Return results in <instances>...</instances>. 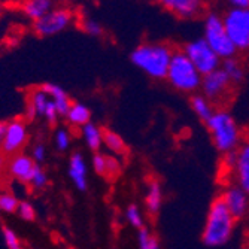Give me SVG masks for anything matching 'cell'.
<instances>
[{"instance_id": "obj_1", "label": "cell", "mask_w": 249, "mask_h": 249, "mask_svg": "<svg viewBox=\"0 0 249 249\" xmlns=\"http://www.w3.org/2000/svg\"><path fill=\"white\" fill-rule=\"evenodd\" d=\"M170 45L161 42H145L138 45L130 58L131 63L152 79H166L173 55Z\"/></svg>"}, {"instance_id": "obj_2", "label": "cell", "mask_w": 249, "mask_h": 249, "mask_svg": "<svg viewBox=\"0 0 249 249\" xmlns=\"http://www.w3.org/2000/svg\"><path fill=\"white\" fill-rule=\"evenodd\" d=\"M205 124L208 125L215 148L222 155L237 151L243 141V134L234 117L229 110L215 109L213 115Z\"/></svg>"}, {"instance_id": "obj_3", "label": "cell", "mask_w": 249, "mask_h": 249, "mask_svg": "<svg viewBox=\"0 0 249 249\" xmlns=\"http://www.w3.org/2000/svg\"><path fill=\"white\" fill-rule=\"evenodd\" d=\"M234 222L236 219L224 205V201L221 198L213 200L208 211L206 224L201 233L203 243L209 248H218L230 242L234 231Z\"/></svg>"}, {"instance_id": "obj_4", "label": "cell", "mask_w": 249, "mask_h": 249, "mask_svg": "<svg viewBox=\"0 0 249 249\" xmlns=\"http://www.w3.org/2000/svg\"><path fill=\"white\" fill-rule=\"evenodd\" d=\"M201 75L184 54V51H175L166 75L167 82L180 93L193 94L201 85Z\"/></svg>"}, {"instance_id": "obj_5", "label": "cell", "mask_w": 249, "mask_h": 249, "mask_svg": "<svg viewBox=\"0 0 249 249\" xmlns=\"http://www.w3.org/2000/svg\"><path fill=\"white\" fill-rule=\"evenodd\" d=\"M201 39L205 40L212 51L221 58V60H227L236 55V48L231 43L227 32H225L222 17L212 12L205 17L203 21V36Z\"/></svg>"}, {"instance_id": "obj_6", "label": "cell", "mask_w": 249, "mask_h": 249, "mask_svg": "<svg viewBox=\"0 0 249 249\" xmlns=\"http://www.w3.org/2000/svg\"><path fill=\"white\" fill-rule=\"evenodd\" d=\"M78 22V14L67 5H55L47 15L33 22V32L40 37L55 36Z\"/></svg>"}, {"instance_id": "obj_7", "label": "cell", "mask_w": 249, "mask_h": 249, "mask_svg": "<svg viewBox=\"0 0 249 249\" xmlns=\"http://www.w3.org/2000/svg\"><path fill=\"white\" fill-rule=\"evenodd\" d=\"M222 17L225 32L237 53L249 51V8L234 9L230 8Z\"/></svg>"}, {"instance_id": "obj_8", "label": "cell", "mask_w": 249, "mask_h": 249, "mask_svg": "<svg viewBox=\"0 0 249 249\" xmlns=\"http://www.w3.org/2000/svg\"><path fill=\"white\" fill-rule=\"evenodd\" d=\"M182 51L201 76H205L221 67L222 60L212 51V48L201 37L187 42Z\"/></svg>"}, {"instance_id": "obj_9", "label": "cell", "mask_w": 249, "mask_h": 249, "mask_svg": "<svg viewBox=\"0 0 249 249\" xmlns=\"http://www.w3.org/2000/svg\"><path fill=\"white\" fill-rule=\"evenodd\" d=\"M60 112L42 85L32 88L27 94V118H42L48 124H55L60 118Z\"/></svg>"}, {"instance_id": "obj_10", "label": "cell", "mask_w": 249, "mask_h": 249, "mask_svg": "<svg viewBox=\"0 0 249 249\" xmlns=\"http://www.w3.org/2000/svg\"><path fill=\"white\" fill-rule=\"evenodd\" d=\"M231 82L229 79V76L224 73V71L216 69L208 75H205L201 78V94L205 96L209 102L212 103H218L225 100V97L229 96V93L231 91Z\"/></svg>"}, {"instance_id": "obj_11", "label": "cell", "mask_w": 249, "mask_h": 249, "mask_svg": "<svg viewBox=\"0 0 249 249\" xmlns=\"http://www.w3.org/2000/svg\"><path fill=\"white\" fill-rule=\"evenodd\" d=\"M27 141H29V128L26 121L21 118H15L6 123L5 139L0 149H2L5 155L12 157L21 152V149L26 146Z\"/></svg>"}, {"instance_id": "obj_12", "label": "cell", "mask_w": 249, "mask_h": 249, "mask_svg": "<svg viewBox=\"0 0 249 249\" xmlns=\"http://www.w3.org/2000/svg\"><path fill=\"white\" fill-rule=\"evenodd\" d=\"M154 2L182 19H193L200 17L208 5V0H154Z\"/></svg>"}, {"instance_id": "obj_13", "label": "cell", "mask_w": 249, "mask_h": 249, "mask_svg": "<svg viewBox=\"0 0 249 249\" xmlns=\"http://www.w3.org/2000/svg\"><path fill=\"white\" fill-rule=\"evenodd\" d=\"M234 219H242L249 211V194H246L236 184H230L224 188L221 197Z\"/></svg>"}, {"instance_id": "obj_14", "label": "cell", "mask_w": 249, "mask_h": 249, "mask_svg": "<svg viewBox=\"0 0 249 249\" xmlns=\"http://www.w3.org/2000/svg\"><path fill=\"white\" fill-rule=\"evenodd\" d=\"M234 184L249 194V136L242 141L234 152V167L231 170Z\"/></svg>"}, {"instance_id": "obj_15", "label": "cell", "mask_w": 249, "mask_h": 249, "mask_svg": "<svg viewBox=\"0 0 249 249\" xmlns=\"http://www.w3.org/2000/svg\"><path fill=\"white\" fill-rule=\"evenodd\" d=\"M6 166H8L9 175L15 180H18V182H21V184H27V185L30 184V180L33 178L36 169L39 167V164L35 163V160L30 155L22 154V152L12 155Z\"/></svg>"}, {"instance_id": "obj_16", "label": "cell", "mask_w": 249, "mask_h": 249, "mask_svg": "<svg viewBox=\"0 0 249 249\" xmlns=\"http://www.w3.org/2000/svg\"><path fill=\"white\" fill-rule=\"evenodd\" d=\"M67 175H69L76 190L85 191L88 188V166H87V161L82 157V154L75 152L71 157L69 167H67Z\"/></svg>"}, {"instance_id": "obj_17", "label": "cell", "mask_w": 249, "mask_h": 249, "mask_svg": "<svg viewBox=\"0 0 249 249\" xmlns=\"http://www.w3.org/2000/svg\"><path fill=\"white\" fill-rule=\"evenodd\" d=\"M17 3L21 14L32 22L45 17L55 6L53 0H18Z\"/></svg>"}, {"instance_id": "obj_18", "label": "cell", "mask_w": 249, "mask_h": 249, "mask_svg": "<svg viewBox=\"0 0 249 249\" xmlns=\"http://www.w3.org/2000/svg\"><path fill=\"white\" fill-rule=\"evenodd\" d=\"M163 205V190L157 180H151L145 194V208L149 215H157Z\"/></svg>"}, {"instance_id": "obj_19", "label": "cell", "mask_w": 249, "mask_h": 249, "mask_svg": "<svg viewBox=\"0 0 249 249\" xmlns=\"http://www.w3.org/2000/svg\"><path fill=\"white\" fill-rule=\"evenodd\" d=\"M42 87L47 89V93L53 97V100H54V103H55V106H57V109L60 112V115L64 117L67 109H69L71 105H72V100H71L69 94L66 93V89L63 87H60L57 84H51V82L43 84Z\"/></svg>"}, {"instance_id": "obj_20", "label": "cell", "mask_w": 249, "mask_h": 249, "mask_svg": "<svg viewBox=\"0 0 249 249\" xmlns=\"http://www.w3.org/2000/svg\"><path fill=\"white\" fill-rule=\"evenodd\" d=\"M64 118L67 120L71 125H75V127H84L85 124L89 123V118H91V112H89L88 106L84 105V103H72L71 107L67 109Z\"/></svg>"}, {"instance_id": "obj_21", "label": "cell", "mask_w": 249, "mask_h": 249, "mask_svg": "<svg viewBox=\"0 0 249 249\" xmlns=\"http://www.w3.org/2000/svg\"><path fill=\"white\" fill-rule=\"evenodd\" d=\"M81 133H82V139H84L85 145L91 151L97 152L102 148V145H103V130L99 125H96L93 123H88L84 127H81Z\"/></svg>"}, {"instance_id": "obj_22", "label": "cell", "mask_w": 249, "mask_h": 249, "mask_svg": "<svg viewBox=\"0 0 249 249\" xmlns=\"http://www.w3.org/2000/svg\"><path fill=\"white\" fill-rule=\"evenodd\" d=\"M221 69L224 71L225 75L229 76V79H230V82H231L233 85L240 84V82L243 81V78H245V67H243V64H242L237 58H234V57L227 58V60H222V63H221Z\"/></svg>"}, {"instance_id": "obj_23", "label": "cell", "mask_w": 249, "mask_h": 249, "mask_svg": "<svg viewBox=\"0 0 249 249\" xmlns=\"http://www.w3.org/2000/svg\"><path fill=\"white\" fill-rule=\"evenodd\" d=\"M191 107L194 110V114L203 121L206 123L212 115H213V103L209 102L203 94H194L191 97Z\"/></svg>"}, {"instance_id": "obj_24", "label": "cell", "mask_w": 249, "mask_h": 249, "mask_svg": "<svg viewBox=\"0 0 249 249\" xmlns=\"http://www.w3.org/2000/svg\"><path fill=\"white\" fill-rule=\"evenodd\" d=\"M103 145L115 154H123L125 151V142L121 136L112 130H103Z\"/></svg>"}, {"instance_id": "obj_25", "label": "cell", "mask_w": 249, "mask_h": 249, "mask_svg": "<svg viewBox=\"0 0 249 249\" xmlns=\"http://www.w3.org/2000/svg\"><path fill=\"white\" fill-rule=\"evenodd\" d=\"M125 219L127 222L131 225V227L138 229V230H142L145 229V219H143V213L141 211V208L138 205H130L127 209H125Z\"/></svg>"}, {"instance_id": "obj_26", "label": "cell", "mask_w": 249, "mask_h": 249, "mask_svg": "<svg viewBox=\"0 0 249 249\" xmlns=\"http://www.w3.org/2000/svg\"><path fill=\"white\" fill-rule=\"evenodd\" d=\"M19 200L11 191H0V211L5 213H17Z\"/></svg>"}, {"instance_id": "obj_27", "label": "cell", "mask_w": 249, "mask_h": 249, "mask_svg": "<svg viewBox=\"0 0 249 249\" xmlns=\"http://www.w3.org/2000/svg\"><path fill=\"white\" fill-rule=\"evenodd\" d=\"M138 245H139V249H161V245L158 242L157 236L152 234L148 229L139 230Z\"/></svg>"}, {"instance_id": "obj_28", "label": "cell", "mask_w": 249, "mask_h": 249, "mask_svg": "<svg viewBox=\"0 0 249 249\" xmlns=\"http://www.w3.org/2000/svg\"><path fill=\"white\" fill-rule=\"evenodd\" d=\"M78 22H79V26L81 29L88 35V36H102L103 35V27L102 24L91 18V17H82V18H78Z\"/></svg>"}, {"instance_id": "obj_29", "label": "cell", "mask_w": 249, "mask_h": 249, "mask_svg": "<svg viewBox=\"0 0 249 249\" xmlns=\"http://www.w3.org/2000/svg\"><path fill=\"white\" fill-rule=\"evenodd\" d=\"M54 143L58 151H67L72 143V134L67 128H57L54 134Z\"/></svg>"}, {"instance_id": "obj_30", "label": "cell", "mask_w": 249, "mask_h": 249, "mask_svg": "<svg viewBox=\"0 0 249 249\" xmlns=\"http://www.w3.org/2000/svg\"><path fill=\"white\" fill-rule=\"evenodd\" d=\"M33 190H36V191H39V190H43L45 187L48 185V175H47V172H45L40 166L36 169V172H35V175H33V178H32V180H30V184H29Z\"/></svg>"}, {"instance_id": "obj_31", "label": "cell", "mask_w": 249, "mask_h": 249, "mask_svg": "<svg viewBox=\"0 0 249 249\" xmlns=\"http://www.w3.org/2000/svg\"><path fill=\"white\" fill-rule=\"evenodd\" d=\"M107 166H109V155L97 152L93 157V169L100 176H106L107 178Z\"/></svg>"}, {"instance_id": "obj_32", "label": "cell", "mask_w": 249, "mask_h": 249, "mask_svg": "<svg viewBox=\"0 0 249 249\" xmlns=\"http://www.w3.org/2000/svg\"><path fill=\"white\" fill-rule=\"evenodd\" d=\"M17 215L22 221H33L36 218V211H35L32 203H29V201H19L18 209H17Z\"/></svg>"}, {"instance_id": "obj_33", "label": "cell", "mask_w": 249, "mask_h": 249, "mask_svg": "<svg viewBox=\"0 0 249 249\" xmlns=\"http://www.w3.org/2000/svg\"><path fill=\"white\" fill-rule=\"evenodd\" d=\"M3 239H5V243H6L8 249H22L21 240H19L18 234L12 229L3 227Z\"/></svg>"}, {"instance_id": "obj_34", "label": "cell", "mask_w": 249, "mask_h": 249, "mask_svg": "<svg viewBox=\"0 0 249 249\" xmlns=\"http://www.w3.org/2000/svg\"><path fill=\"white\" fill-rule=\"evenodd\" d=\"M36 164H40L45 161V158H47V146L43 143H35L33 148H32V155H30Z\"/></svg>"}, {"instance_id": "obj_35", "label": "cell", "mask_w": 249, "mask_h": 249, "mask_svg": "<svg viewBox=\"0 0 249 249\" xmlns=\"http://www.w3.org/2000/svg\"><path fill=\"white\" fill-rule=\"evenodd\" d=\"M227 3L234 9H248L249 0H227Z\"/></svg>"}, {"instance_id": "obj_36", "label": "cell", "mask_w": 249, "mask_h": 249, "mask_svg": "<svg viewBox=\"0 0 249 249\" xmlns=\"http://www.w3.org/2000/svg\"><path fill=\"white\" fill-rule=\"evenodd\" d=\"M5 131H6V123H0V148H2L5 139Z\"/></svg>"}, {"instance_id": "obj_37", "label": "cell", "mask_w": 249, "mask_h": 249, "mask_svg": "<svg viewBox=\"0 0 249 249\" xmlns=\"http://www.w3.org/2000/svg\"><path fill=\"white\" fill-rule=\"evenodd\" d=\"M53 2L55 5H67V6H69V3L75 2V0H53Z\"/></svg>"}, {"instance_id": "obj_38", "label": "cell", "mask_w": 249, "mask_h": 249, "mask_svg": "<svg viewBox=\"0 0 249 249\" xmlns=\"http://www.w3.org/2000/svg\"><path fill=\"white\" fill-rule=\"evenodd\" d=\"M5 158L3 157H0V178H2V173H3V170H5Z\"/></svg>"}, {"instance_id": "obj_39", "label": "cell", "mask_w": 249, "mask_h": 249, "mask_svg": "<svg viewBox=\"0 0 249 249\" xmlns=\"http://www.w3.org/2000/svg\"><path fill=\"white\" fill-rule=\"evenodd\" d=\"M2 17H3V2L0 0V22H2Z\"/></svg>"}, {"instance_id": "obj_40", "label": "cell", "mask_w": 249, "mask_h": 249, "mask_svg": "<svg viewBox=\"0 0 249 249\" xmlns=\"http://www.w3.org/2000/svg\"><path fill=\"white\" fill-rule=\"evenodd\" d=\"M2 2H5V0H2ZM17 2H18V0H17Z\"/></svg>"}]
</instances>
